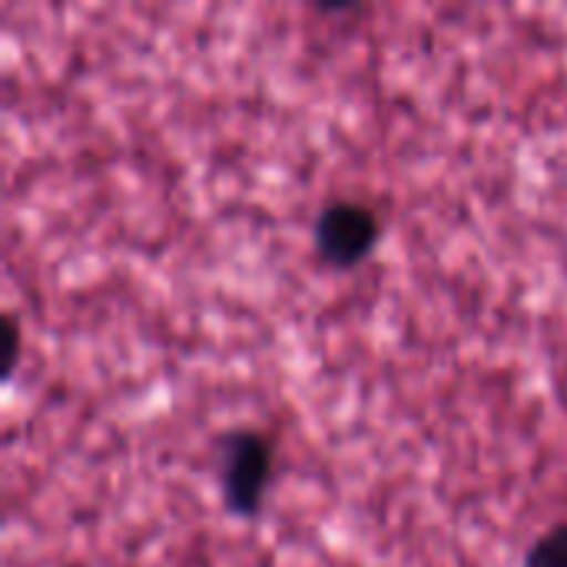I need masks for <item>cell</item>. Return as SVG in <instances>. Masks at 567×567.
I'll return each mask as SVG.
<instances>
[{"label":"cell","mask_w":567,"mask_h":567,"mask_svg":"<svg viewBox=\"0 0 567 567\" xmlns=\"http://www.w3.org/2000/svg\"><path fill=\"white\" fill-rule=\"evenodd\" d=\"M219 495L229 515L256 518L276 478V442L259 429H233L219 439Z\"/></svg>","instance_id":"cell-1"},{"label":"cell","mask_w":567,"mask_h":567,"mask_svg":"<svg viewBox=\"0 0 567 567\" xmlns=\"http://www.w3.org/2000/svg\"><path fill=\"white\" fill-rule=\"evenodd\" d=\"M382 239V219L369 203L332 199L319 209L312 226L316 252L332 269H352L372 256Z\"/></svg>","instance_id":"cell-2"},{"label":"cell","mask_w":567,"mask_h":567,"mask_svg":"<svg viewBox=\"0 0 567 567\" xmlns=\"http://www.w3.org/2000/svg\"><path fill=\"white\" fill-rule=\"evenodd\" d=\"M522 567H567V522L548 528L525 555Z\"/></svg>","instance_id":"cell-3"},{"label":"cell","mask_w":567,"mask_h":567,"mask_svg":"<svg viewBox=\"0 0 567 567\" xmlns=\"http://www.w3.org/2000/svg\"><path fill=\"white\" fill-rule=\"evenodd\" d=\"M3 332H7V365H3V375L10 379L17 372V359H20V326H17V316H3Z\"/></svg>","instance_id":"cell-4"}]
</instances>
